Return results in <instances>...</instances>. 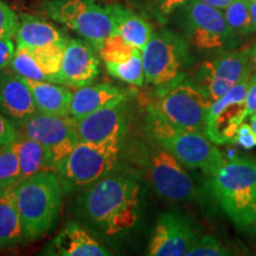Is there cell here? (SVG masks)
Returning <instances> with one entry per match:
<instances>
[{
	"mask_svg": "<svg viewBox=\"0 0 256 256\" xmlns=\"http://www.w3.org/2000/svg\"><path fill=\"white\" fill-rule=\"evenodd\" d=\"M139 194V177L116 168L78 191L74 212L92 229L114 236L136 226Z\"/></svg>",
	"mask_w": 256,
	"mask_h": 256,
	"instance_id": "obj_1",
	"label": "cell"
},
{
	"mask_svg": "<svg viewBox=\"0 0 256 256\" xmlns=\"http://www.w3.org/2000/svg\"><path fill=\"white\" fill-rule=\"evenodd\" d=\"M217 203L240 229L256 232V162L246 156L224 160L210 174Z\"/></svg>",
	"mask_w": 256,
	"mask_h": 256,
	"instance_id": "obj_2",
	"label": "cell"
},
{
	"mask_svg": "<svg viewBox=\"0 0 256 256\" xmlns=\"http://www.w3.org/2000/svg\"><path fill=\"white\" fill-rule=\"evenodd\" d=\"M14 190L25 242L43 238L55 228L64 194L56 171L40 172L23 179Z\"/></svg>",
	"mask_w": 256,
	"mask_h": 256,
	"instance_id": "obj_3",
	"label": "cell"
},
{
	"mask_svg": "<svg viewBox=\"0 0 256 256\" xmlns=\"http://www.w3.org/2000/svg\"><path fill=\"white\" fill-rule=\"evenodd\" d=\"M146 128L150 139L174 154L185 168L210 176L226 160L206 134L174 126L150 108Z\"/></svg>",
	"mask_w": 256,
	"mask_h": 256,
	"instance_id": "obj_4",
	"label": "cell"
},
{
	"mask_svg": "<svg viewBox=\"0 0 256 256\" xmlns=\"http://www.w3.org/2000/svg\"><path fill=\"white\" fill-rule=\"evenodd\" d=\"M172 16L188 43L200 52H226L238 49L241 43V37L229 26L222 10L200 0H186Z\"/></svg>",
	"mask_w": 256,
	"mask_h": 256,
	"instance_id": "obj_5",
	"label": "cell"
},
{
	"mask_svg": "<svg viewBox=\"0 0 256 256\" xmlns=\"http://www.w3.org/2000/svg\"><path fill=\"white\" fill-rule=\"evenodd\" d=\"M142 57L145 81L156 88L184 80L194 62L191 46L183 34L168 28L153 32Z\"/></svg>",
	"mask_w": 256,
	"mask_h": 256,
	"instance_id": "obj_6",
	"label": "cell"
},
{
	"mask_svg": "<svg viewBox=\"0 0 256 256\" xmlns=\"http://www.w3.org/2000/svg\"><path fill=\"white\" fill-rule=\"evenodd\" d=\"M124 138L102 142H78L57 168L64 192L80 191L118 168Z\"/></svg>",
	"mask_w": 256,
	"mask_h": 256,
	"instance_id": "obj_7",
	"label": "cell"
},
{
	"mask_svg": "<svg viewBox=\"0 0 256 256\" xmlns=\"http://www.w3.org/2000/svg\"><path fill=\"white\" fill-rule=\"evenodd\" d=\"M40 10L50 19L75 31L96 51L106 38L116 34V23L110 5L96 0H44Z\"/></svg>",
	"mask_w": 256,
	"mask_h": 256,
	"instance_id": "obj_8",
	"label": "cell"
},
{
	"mask_svg": "<svg viewBox=\"0 0 256 256\" xmlns=\"http://www.w3.org/2000/svg\"><path fill=\"white\" fill-rule=\"evenodd\" d=\"M211 104L206 92L192 80H180L159 88L150 110L174 126L204 133Z\"/></svg>",
	"mask_w": 256,
	"mask_h": 256,
	"instance_id": "obj_9",
	"label": "cell"
},
{
	"mask_svg": "<svg viewBox=\"0 0 256 256\" xmlns=\"http://www.w3.org/2000/svg\"><path fill=\"white\" fill-rule=\"evenodd\" d=\"M142 156L145 174L156 194L172 202H188L197 197L196 184L186 168L164 147L151 140Z\"/></svg>",
	"mask_w": 256,
	"mask_h": 256,
	"instance_id": "obj_10",
	"label": "cell"
},
{
	"mask_svg": "<svg viewBox=\"0 0 256 256\" xmlns=\"http://www.w3.org/2000/svg\"><path fill=\"white\" fill-rule=\"evenodd\" d=\"M22 136L40 142L49 153L56 172L78 142L76 121L70 115H52L37 112L17 127Z\"/></svg>",
	"mask_w": 256,
	"mask_h": 256,
	"instance_id": "obj_11",
	"label": "cell"
},
{
	"mask_svg": "<svg viewBox=\"0 0 256 256\" xmlns=\"http://www.w3.org/2000/svg\"><path fill=\"white\" fill-rule=\"evenodd\" d=\"M252 72L248 51L243 48L217 54L215 57L203 62L191 80L212 102Z\"/></svg>",
	"mask_w": 256,
	"mask_h": 256,
	"instance_id": "obj_12",
	"label": "cell"
},
{
	"mask_svg": "<svg viewBox=\"0 0 256 256\" xmlns=\"http://www.w3.org/2000/svg\"><path fill=\"white\" fill-rule=\"evenodd\" d=\"M250 75L243 78L235 87L211 102L204 134L216 145L232 142L238 127L249 116L246 96Z\"/></svg>",
	"mask_w": 256,
	"mask_h": 256,
	"instance_id": "obj_13",
	"label": "cell"
},
{
	"mask_svg": "<svg viewBox=\"0 0 256 256\" xmlns=\"http://www.w3.org/2000/svg\"><path fill=\"white\" fill-rule=\"evenodd\" d=\"M197 240V234L188 217L176 211H168L156 220L146 254L185 256Z\"/></svg>",
	"mask_w": 256,
	"mask_h": 256,
	"instance_id": "obj_14",
	"label": "cell"
},
{
	"mask_svg": "<svg viewBox=\"0 0 256 256\" xmlns=\"http://www.w3.org/2000/svg\"><path fill=\"white\" fill-rule=\"evenodd\" d=\"M98 74L100 60L92 44L82 38H68L58 74L60 84L78 89L94 82Z\"/></svg>",
	"mask_w": 256,
	"mask_h": 256,
	"instance_id": "obj_15",
	"label": "cell"
},
{
	"mask_svg": "<svg viewBox=\"0 0 256 256\" xmlns=\"http://www.w3.org/2000/svg\"><path fill=\"white\" fill-rule=\"evenodd\" d=\"M126 101L108 104L76 121L78 142H102L112 138H124L128 124Z\"/></svg>",
	"mask_w": 256,
	"mask_h": 256,
	"instance_id": "obj_16",
	"label": "cell"
},
{
	"mask_svg": "<svg viewBox=\"0 0 256 256\" xmlns=\"http://www.w3.org/2000/svg\"><path fill=\"white\" fill-rule=\"evenodd\" d=\"M34 98L22 76L0 70V114L18 127L37 113Z\"/></svg>",
	"mask_w": 256,
	"mask_h": 256,
	"instance_id": "obj_17",
	"label": "cell"
},
{
	"mask_svg": "<svg viewBox=\"0 0 256 256\" xmlns=\"http://www.w3.org/2000/svg\"><path fill=\"white\" fill-rule=\"evenodd\" d=\"M42 254L52 256H108V249L76 222H69L44 248Z\"/></svg>",
	"mask_w": 256,
	"mask_h": 256,
	"instance_id": "obj_18",
	"label": "cell"
},
{
	"mask_svg": "<svg viewBox=\"0 0 256 256\" xmlns=\"http://www.w3.org/2000/svg\"><path fill=\"white\" fill-rule=\"evenodd\" d=\"M124 100H127L126 92L116 86L112 83H90L72 92L69 115L78 121L100 108Z\"/></svg>",
	"mask_w": 256,
	"mask_h": 256,
	"instance_id": "obj_19",
	"label": "cell"
},
{
	"mask_svg": "<svg viewBox=\"0 0 256 256\" xmlns=\"http://www.w3.org/2000/svg\"><path fill=\"white\" fill-rule=\"evenodd\" d=\"M40 113L69 115L72 90L70 87L49 81H37L23 78Z\"/></svg>",
	"mask_w": 256,
	"mask_h": 256,
	"instance_id": "obj_20",
	"label": "cell"
},
{
	"mask_svg": "<svg viewBox=\"0 0 256 256\" xmlns=\"http://www.w3.org/2000/svg\"><path fill=\"white\" fill-rule=\"evenodd\" d=\"M14 38L17 48H38L66 42L69 37L60 28L43 19L31 14H20Z\"/></svg>",
	"mask_w": 256,
	"mask_h": 256,
	"instance_id": "obj_21",
	"label": "cell"
},
{
	"mask_svg": "<svg viewBox=\"0 0 256 256\" xmlns=\"http://www.w3.org/2000/svg\"><path fill=\"white\" fill-rule=\"evenodd\" d=\"M14 185L0 188V250L16 248L19 243L25 242Z\"/></svg>",
	"mask_w": 256,
	"mask_h": 256,
	"instance_id": "obj_22",
	"label": "cell"
},
{
	"mask_svg": "<svg viewBox=\"0 0 256 256\" xmlns=\"http://www.w3.org/2000/svg\"><path fill=\"white\" fill-rule=\"evenodd\" d=\"M110 8L116 23V34H119L128 44L142 50L154 32L150 22L142 14H136L122 5L113 4L110 5Z\"/></svg>",
	"mask_w": 256,
	"mask_h": 256,
	"instance_id": "obj_23",
	"label": "cell"
},
{
	"mask_svg": "<svg viewBox=\"0 0 256 256\" xmlns=\"http://www.w3.org/2000/svg\"><path fill=\"white\" fill-rule=\"evenodd\" d=\"M14 146L20 165V180L40 172L56 171L49 153L40 142L18 133L14 139Z\"/></svg>",
	"mask_w": 256,
	"mask_h": 256,
	"instance_id": "obj_24",
	"label": "cell"
},
{
	"mask_svg": "<svg viewBox=\"0 0 256 256\" xmlns=\"http://www.w3.org/2000/svg\"><path fill=\"white\" fill-rule=\"evenodd\" d=\"M66 43V42H58V43H50L38 48H28L40 68L49 78L50 82L58 83V74L62 66Z\"/></svg>",
	"mask_w": 256,
	"mask_h": 256,
	"instance_id": "obj_25",
	"label": "cell"
},
{
	"mask_svg": "<svg viewBox=\"0 0 256 256\" xmlns=\"http://www.w3.org/2000/svg\"><path fill=\"white\" fill-rule=\"evenodd\" d=\"M106 69L113 78L128 83V84L142 87L146 82L142 50H138L133 56L122 60V62L106 63Z\"/></svg>",
	"mask_w": 256,
	"mask_h": 256,
	"instance_id": "obj_26",
	"label": "cell"
},
{
	"mask_svg": "<svg viewBox=\"0 0 256 256\" xmlns=\"http://www.w3.org/2000/svg\"><path fill=\"white\" fill-rule=\"evenodd\" d=\"M186 0H132V4L144 17L152 18L159 24H166Z\"/></svg>",
	"mask_w": 256,
	"mask_h": 256,
	"instance_id": "obj_27",
	"label": "cell"
},
{
	"mask_svg": "<svg viewBox=\"0 0 256 256\" xmlns=\"http://www.w3.org/2000/svg\"><path fill=\"white\" fill-rule=\"evenodd\" d=\"M223 14L229 26L241 38L255 34L247 0H234L228 8L223 10Z\"/></svg>",
	"mask_w": 256,
	"mask_h": 256,
	"instance_id": "obj_28",
	"label": "cell"
},
{
	"mask_svg": "<svg viewBox=\"0 0 256 256\" xmlns=\"http://www.w3.org/2000/svg\"><path fill=\"white\" fill-rule=\"evenodd\" d=\"M20 182V165L14 142L0 147V188Z\"/></svg>",
	"mask_w": 256,
	"mask_h": 256,
	"instance_id": "obj_29",
	"label": "cell"
},
{
	"mask_svg": "<svg viewBox=\"0 0 256 256\" xmlns=\"http://www.w3.org/2000/svg\"><path fill=\"white\" fill-rule=\"evenodd\" d=\"M10 68L12 72L17 74L22 78L37 80V81H49V78L40 68L30 49L28 48H17L10 63Z\"/></svg>",
	"mask_w": 256,
	"mask_h": 256,
	"instance_id": "obj_30",
	"label": "cell"
},
{
	"mask_svg": "<svg viewBox=\"0 0 256 256\" xmlns=\"http://www.w3.org/2000/svg\"><path fill=\"white\" fill-rule=\"evenodd\" d=\"M139 49L128 44L119 34H113L112 36L106 38L98 54L104 63L122 62L130 58Z\"/></svg>",
	"mask_w": 256,
	"mask_h": 256,
	"instance_id": "obj_31",
	"label": "cell"
},
{
	"mask_svg": "<svg viewBox=\"0 0 256 256\" xmlns=\"http://www.w3.org/2000/svg\"><path fill=\"white\" fill-rule=\"evenodd\" d=\"M229 254V249L215 236L206 235L197 240L194 247L188 250V256H226Z\"/></svg>",
	"mask_w": 256,
	"mask_h": 256,
	"instance_id": "obj_32",
	"label": "cell"
},
{
	"mask_svg": "<svg viewBox=\"0 0 256 256\" xmlns=\"http://www.w3.org/2000/svg\"><path fill=\"white\" fill-rule=\"evenodd\" d=\"M18 24L16 12L0 0V38H14Z\"/></svg>",
	"mask_w": 256,
	"mask_h": 256,
	"instance_id": "obj_33",
	"label": "cell"
},
{
	"mask_svg": "<svg viewBox=\"0 0 256 256\" xmlns=\"http://www.w3.org/2000/svg\"><path fill=\"white\" fill-rule=\"evenodd\" d=\"M232 144H238V146L248 150L256 146V132L252 130L250 124L243 122L238 127V130L236 133V136L234 138Z\"/></svg>",
	"mask_w": 256,
	"mask_h": 256,
	"instance_id": "obj_34",
	"label": "cell"
},
{
	"mask_svg": "<svg viewBox=\"0 0 256 256\" xmlns=\"http://www.w3.org/2000/svg\"><path fill=\"white\" fill-rule=\"evenodd\" d=\"M17 136L18 130L16 124L8 119H6L4 115L0 114V147L14 142Z\"/></svg>",
	"mask_w": 256,
	"mask_h": 256,
	"instance_id": "obj_35",
	"label": "cell"
},
{
	"mask_svg": "<svg viewBox=\"0 0 256 256\" xmlns=\"http://www.w3.org/2000/svg\"><path fill=\"white\" fill-rule=\"evenodd\" d=\"M14 38H0V70L10 66L12 57L14 55Z\"/></svg>",
	"mask_w": 256,
	"mask_h": 256,
	"instance_id": "obj_36",
	"label": "cell"
},
{
	"mask_svg": "<svg viewBox=\"0 0 256 256\" xmlns=\"http://www.w3.org/2000/svg\"><path fill=\"white\" fill-rule=\"evenodd\" d=\"M246 101H247L248 115L250 116L252 114L256 113V70L252 72L250 78H249L248 90H247V96H246Z\"/></svg>",
	"mask_w": 256,
	"mask_h": 256,
	"instance_id": "obj_37",
	"label": "cell"
},
{
	"mask_svg": "<svg viewBox=\"0 0 256 256\" xmlns=\"http://www.w3.org/2000/svg\"><path fill=\"white\" fill-rule=\"evenodd\" d=\"M246 49L248 51V56H249V62H250V66L252 69V72L256 70V38L254 40L249 44L248 46H246Z\"/></svg>",
	"mask_w": 256,
	"mask_h": 256,
	"instance_id": "obj_38",
	"label": "cell"
},
{
	"mask_svg": "<svg viewBox=\"0 0 256 256\" xmlns=\"http://www.w3.org/2000/svg\"><path fill=\"white\" fill-rule=\"evenodd\" d=\"M200 2H204V4L209 5V6H212V8H215L224 10V8H228V6L232 4L234 0H200Z\"/></svg>",
	"mask_w": 256,
	"mask_h": 256,
	"instance_id": "obj_39",
	"label": "cell"
},
{
	"mask_svg": "<svg viewBox=\"0 0 256 256\" xmlns=\"http://www.w3.org/2000/svg\"><path fill=\"white\" fill-rule=\"evenodd\" d=\"M249 8H250L252 28H254V31L256 32V2H249Z\"/></svg>",
	"mask_w": 256,
	"mask_h": 256,
	"instance_id": "obj_40",
	"label": "cell"
},
{
	"mask_svg": "<svg viewBox=\"0 0 256 256\" xmlns=\"http://www.w3.org/2000/svg\"><path fill=\"white\" fill-rule=\"evenodd\" d=\"M250 126L256 132V113L250 115Z\"/></svg>",
	"mask_w": 256,
	"mask_h": 256,
	"instance_id": "obj_41",
	"label": "cell"
},
{
	"mask_svg": "<svg viewBox=\"0 0 256 256\" xmlns=\"http://www.w3.org/2000/svg\"><path fill=\"white\" fill-rule=\"evenodd\" d=\"M248 2H256V0H247Z\"/></svg>",
	"mask_w": 256,
	"mask_h": 256,
	"instance_id": "obj_42",
	"label": "cell"
}]
</instances>
